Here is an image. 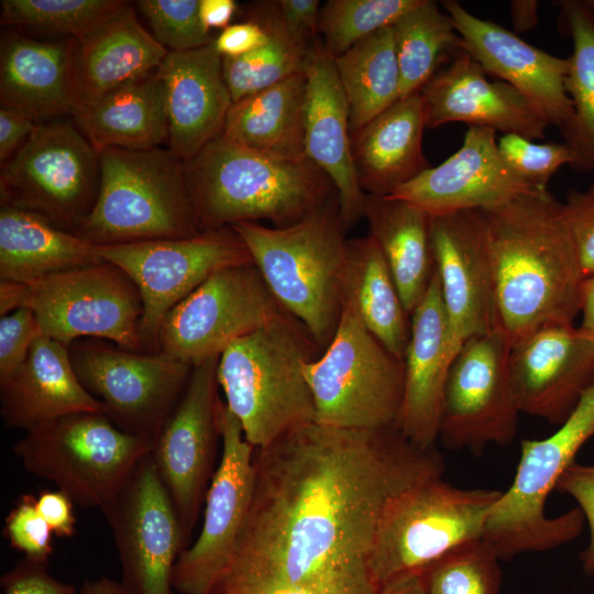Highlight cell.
<instances>
[{
  "label": "cell",
  "mask_w": 594,
  "mask_h": 594,
  "mask_svg": "<svg viewBox=\"0 0 594 594\" xmlns=\"http://www.w3.org/2000/svg\"><path fill=\"white\" fill-rule=\"evenodd\" d=\"M251 508L230 563L299 584L369 569L386 504L442 476L435 449L396 428L360 430L311 422L254 449Z\"/></svg>",
  "instance_id": "obj_1"
},
{
  "label": "cell",
  "mask_w": 594,
  "mask_h": 594,
  "mask_svg": "<svg viewBox=\"0 0 594 594\" xmlns=\"http://www.w3.org/2000/svg\"><path fill=\"white\" fill-rule=\"evenodd\" d=\"M483 211L497 327L510 346L542 328L573 324L585 277L562 202L541 188Z\"/></svg>",
  "instance_id": "obj_2"
},
{
  "label": "cell",
  "mask_w": 594,
  "mask_h": 594,
  "mask_svg": "<svg viewBox=\"0 0 594 594\" xmlns=\"http://www.w3.org/2000/svg\"><path fill=\"white\" fill-rule=\"evenodd\" d=\"M184 165L200 231L258 220L287 227L337 195L307 157H272L222 133Z\"/></svg>",
  "instance_id": "obj_3"
},
{
  "label": "cell",
  "mask_w": 594,
  "mask_h": 594,
  "mask_svg": "<svg viewBox=\"0 0 594 594\" xmlns=\"http://www.w3.org/2000/svg\"><path fill=\"white\" fill-rule=\"evenodd\" d=\"M317 348L305 326L287 312L221 352L217 378L224 404L254 449L315 421L304 365Z\"/></svg>",
  "instance_id": "obj_4"
},
{
  "label": "cell",
  "mask_w": 594,
  "mask_h": 594,
  "mask_svg": "<svg viewBox=\"0 0 594 594\" xmlns=\"http://www.w3.org/2000/svg\"><path fill=\"white\" fill-rule=\"evenodd\" d=\"M231 228L282 307L326 349L341 317L348 241L337 195L287 227L239 222Z\"/></svg>",
  "instance_id": "obj_5"
},
{
  "label": "cell",
  "mask_w": 594,
  "mask_h": 594,
  "mask_svg": "<svg viewBox=\"0 0 594 594\" xmlns=\"http://www.w3.org/2000/svg\"><path fill=\"white\" fill-rule=\"evenodd\" d=\"M95 205L76 234L95 245L188 238L199 230L184 162L168 147L99 153Z\"/></svg>",
  "instance_id": "obj_6"
},
{
  "label": "cell",
  "mask_w": 594,
  "mask_h": 594,
  "mask_svg": "<svg viewBox=\"0 0 594 594\" xmlns=\"http://www.w3.org/2000/svg\"><path fill=\"white\" fill-rule=\"evenodd\" d=\"M592 437L594 381L557 431L542 439L521 441L513 482L492 507L482 538L501 560L551 550L581 535L585 519L579 507L550 517L546 503L563 472Z\"/></svg>",
  "instance_id": "obj_7"
},
{
  "label": "cell",
  "mask_w": 594,
  "mask_h": 594,
  "mask_svg": "<svg viewBox=\"0 0 594 594\" xmlns=\"http://www.w3.org/2000/svg\"><path fill=\"white\" fill-rule=\"evenodd\" d=\"M12 450L24 470L50 481L74 504L103 510L152 441L119 429L103 413L66 415L24 431Z\"/></svg>",
  "instance_id": "obj_8"
},
{
  "label": "cell",
  "mask_w": 594,
  "mask_h": 594,
  "mask_svg": "<svg viewBox=\"0 0 594 594\" xmlns=\"http://www.w3.org/2000/svg\"><path fill=\"white\" fill-rule=\"evenodd\" d=\"M442 476L421 481L386 504L369 556L377 586L400 573L420 572L453 549L483 538L502 491L461 488Z\"/></svg>",
  "instance_id": "obj_9"
},
{
  "label": "cell",
  "mask_w": 594,
  "mask_h": 594,
  "mask_svg": "<svg viewBox=\"0 0 594 594\" xmlns=\"http://www.w3.org/2000/svg\"><path fill=\"white\" fill-rule=\"evenodd\" d=\"M316 424L374 430L396 427L405 386L404 360L391 353L346 306L331 342L304 365Z\"/></svg>",
  "instance_id": "obj_10"
},
{
  "label": "cell",
  "mask_w": 594,
  "mask_h": 594,
  "mask_svg": "<svg viewBox=\"0 0 594 594\" xmlns=\"http://www.w3.org/2000/svg\"><path fill=\"white\" fill-rule=\"evenodd\" d=\"M99 183V153L73 119L42 121L1 165L0 204L33 211L76 234Z\"/></svg>",
  "instance_id": "obj_11"
},
{
  "label": "cell",
  "mask_w": 594,
  "mask_h": 594,
  "mask_svg": "<svg viewBox=\"0 0 594 594\" xmlns=\"http://www.w3.org/2000/svg\"><path fill=\"white\" fill-rule=\"evenodd\" d=\"M23 307L34 312L44 336L66 346L80 339H100L145 352L140 336L141 294L134 282L110 262L29 284Z\"/></svg>",
  "instance_id": "obj_12"
},
{
  "label": "cell",
  "mask_w": 594,
  "mask_h": 594,
  "mask_svg": "<svg viewBox=\"0 0 594 594\" xmlns=\"http://www.w3.org/2000/svg\"><path fill=\"white\" fill-rule=\"evenodd\" d=\"M85 389L122 431L153 442L179 400L193 366L168 354L134 352L100 339L68 346Z\"/></svg>",
  "instance_id": "obj_13"
},
{
  "label": "cell",
  "mask_w": 594,
  "mask_h": 594,
  "mask_svg": "<svg viewBox=\"0 0 594 594\" xmlns=\"http://www.w3.org/2000/svg\"><path fill=\"white\" fill-rule=\"evenodd\" d=\"M103 261L120 267L136 285L143 304L140 336L145 352L158 351L165 316L215 272L253 263L231 227L179 239L96 245Z\"/></svg>",
  "instance_id": "obj_14"
},
{
  "label": "cell",
  "mask_w": 594,
  "mask_h": 594,
  "mask_svg": "<svg viewBox=\"0 0 594 594\" xmlns=\"http://www.w3.org/2000/svg\"><path fill=\"white\" fill-rule=\"evenodd\" d=\"M285 314L253 263L228 266L165 316L158 351L195 366Z\"/></svg>",
  "instance_id": "obj_15"
},
{
  "label": "cell",
  "mask_w": 594,
  "mask_h": 594,
  "mask_svg": "<svg viewBox=\"0 0 594 594\" xmlns=\"http://www.w3.org/2000/svg\"><path fill=\"white\" fill-rule=\"evenodd\" d=\"M510 349L499 327L461 345L441 404L438 440L447 449L481 453L513 441L521 413L509 376Z\"/></svg>",
  "instance_id": "obj_16"
},
{
  "label": "cell",
  "mask_w": 594,
  "mask_h": 594,
  "mask_svg": "<svg viewBox=\"0 0 594 594\" xmlns=\"http://www.w3.org/2000/svg\"><path fill=\"white\" fill-rule=\"evenodd\" d=\"M218 360L219 356L211 358L193 366L186 387L150 452L187 547L215 473L217 441L221 438Z\"/></svg>",
  "instance_id": "obj_17"
},
{
  "label": "cell",
  "mask_w": 594,
  "mask_h": 594,
  "mask_svg": "<svg viewBox=\"0 0 594 594\" xmlns=\"http://www.w3.org/2000/svg\"><path fill=\"white\" fill-rule=\"evenodd\" d=\"M219 425L222 454L206 494L200 532L174 566L177 594L210 591L235 553L253 499L254 448L224 402L220 404Z\"/></svg>",
  "instance_id": "obj_18"
},
{
  "label": "cell",
  "mask_w": 594,
  "mask_h": 594,
  "mask_svg": "<svg viewBox=\"0 0 594 594\" xmlns=\"http://www.w3.org/2000/svg\"><path fill=\"white\" fill-rule=\"evenodd\" d=\"M101 513L113 535L124 593L177 594L173 571L187 544L150 453Z\"/></svg>",
  "instance_id": "obj_19"
},
{
  "label": "cell",
  "mask_w": 594,
  "mask_h": 594,
  "mask_svg": "<svg viewBox=\"0 0 594 594\" xmlns=\"http://www.w3.org/2000/svg\"><path fill=\"white\" fill-rule=\"evenodd\" d=\"M430 241L452 343L497 327L494 279L483 210L430 216Z\"/></svg>",
  "instance_id": "obj_20"
},
{
  "label": "cell",
  "mask_w": 594,
  "mask_h": 594,
  "mask_svg": "<svg viewBox=\"0 0 594 594\" xmlns=\"http://www.w3.org/2000/svg\"><path fill=\"white\" fill-rule=\"evenodd\" d=\"M509 376L521 414L561 425L594 381V339L573 324L542 328L512 346Z\"/></svg>",
  "instance_id": "obj_21"
},
{
  "label": "cell",
  "mask_w": 594,
  "mask_h": 594,
  "mask_svg": "<svg viewBox=\"0 0 594 594\" xmlns=\"http://www.w3.org/2000/svg\"><path fill=\"white\" fill-rule=\"evenodd\" d=\"M466 51L486 72L524 95L543 119L560 130L572 118L565 87L569 57L551 55L493 21L480 19L458 1L440 2Z\"/></svg>",
  "instance_id": "obj_22"
},
{
  "label": "cell",
  "mask_w": 594,
  "mask_h": 594,
  "mask_svg": "<svg viewBox=\"0 0 594 594\" xmlns=\"http://www.w3.org/2000/svg\"><path fill=\"white\" fill-rule=\"evenodd\" d=\"M535 187L520 178L502 157L495 131L469 127L461 147L393 191L429 216L461 210H488Z\"/></svg>",
  "instance_id": "obj_23"
},
{
  "label": "cell",
  "mask_w": 594,
  "mask_h": 594,
  "mask_svg": "<svg viewBox=\"0 0 594 594\" xmlns=\"http://www.w3.org/2000/svg\"><path fill=\"white\" fill-rule=\"evenodd\" d=\"M483 67L464 50L419 91L426 128L451 122L544 138L549 123L535 106L505 81H491Z\"/></svg>",
  "instance_id": "obj_24"
},
{
  "label": "cell",
  "mask_w": 594,
  "mask_h": 594,
  "mask_svg": "<svg viewBox=\"0 0 594 594\" xmlns=\"http://www.w3.org/2000/svg\"><path fill=\"white\" fill-rule=\"evenodd\" d=\"M458 351L450 334L435 268L429 287L410 314L404 356V398L396 428L414 444L435 448L444 384Z\"/></svg>",
  "instance_id": "obj_25"
},
{
  "label": "cell",
  "mask_w": 594,
  "mask_h": 594,
  "mask_svg": "<svg viewBox=\"0 0 594 594\" xmlns=\"http://www.w3.org/2000/svg\"><path fill=\"white\" fill-rule=\"evenodd\" d=\"M304 73L307 80L305 155L331 180L346 229L364 217L366 194L355 173L350 112L333 57L322 43L312 45Z\"/></svg>",
  "instance_id": "obj_26"
},
{
  "label": "cell",
  "mask_w": 594,
  "mask_h": 594,
  "mask_svg": "<svg viewBox=\"0 0 594 594\" xmlns=\"http://www.w3.org/2000/svg\"><path fill=\"white\" fill-rule=\"evenodd\" d=\"M168 124V148L183 162L222 133L233 102L222 56L213 42L186 52H168L157 68Z\"/></svg>",
  "instance_id": "obj_27"
},
{
  "label": "cell",
  "mask_w": 594,
  "mask_h": 594,
  "mask_svg": "<svg viewBox=\"0 0 594 594\" xmlns=\"http://www.w3.org/2000/svg\"><path fill=\"white\" fill-rule=\"evenodd\" d=\"M167 53L141 25L133 8L125 1L103 22L75 40V110L156 72Z\"/></svg>",
  "instance_id": "obj_28"
},
{
  "label": "cell",
  "mask_w": 594,
  "mask_h": 594,
  "mask_svg": "<svg viewBox=\"0 0 594 594\" xmlns=\"http://www.w3.org/2000/svg\"><path fill=\"white\" fill-rule=\"evenodd\" d=\"M81 411L103 413V408L78 380L68 346L44 334L33 342L24 362L0 382V416L10 428L26 431Z\"/></svg>",
  "instance_id": "obj_29"
},
{
  "label": "cell",
  "mask_w": 594,
  "mask_h": 594,
  "mask_svg": "<svg viewBox=\"0 0 594 594\" xmlns=\"http://www.w3.org/2000/svg\"><path fill=\"white\" fill-rule=\"evenodd\" d=\"M75 38L38 41L7 33L0 46V103L36 121L72 116Z\"/></svg>",
  "instance_id": "obj_30"
},
{
  "label": "cell",
  "mask_w": 594,
  "mask_h": 594,
  "mask_svg": "<svg viewBox=\"0 0 594 594\" xmlns=\"http://www.w3.org/2000/svg\"><path fill=\"white\" fill-rule=\"evenodd\" d=\"M425 128L417 92L351 133L353 164L366 195L388 196L431 167L422 151Z\"/></svg>",
  "instance_id": "obj_31"
},
{
  "label": "cell",
  "mask_w": 594,
  "mask_h": 594,
  "mask_svg": "<svg viewBox=\"0 0 594 594\" xmlns=\"http://www.w3.org/2000/svg\"><path fill=\"white\" fill-rule=\"evenodd\" d=\"M72 119L98 153L109 147L148 150L168 140L157 70L77 108Z\"/></svg>",
  "instance_id": "obj_32"
},
{
  "label": "cell",
  "mask_w": 594,
  "mask_h": 594,
  "mask_svg": "<svg viewBox=\"0 0 594 594\" xmlns=\"http://www.w3.org/2000/svg\"><path fill=\"white\" fill-rule=\"evenodd\" d=\"M103 261L97 246L44 217L0 204V279L32 284Z\"/></svg>",
  "instance_id": "obj_33"
},
{
  "label": "cell",
  "mask_w": 594,
  "mask_h": 594,
  "mask_svg": "<svg viewBox=\"0 0 594 594\" xmlns=\"http://www.w3.org/2000/svg\"><path fill=\"white\" fill-rule=\"evenodd\" d=\"M306 99L307 80L301 72L233 101L222 134L272 157L304 158Z\"/></svg>",
  "instance_id": "obj_34"
},
{
  "label": "cell",
  "mask_w": 594,
  "mask_h": 594,
  "mask_svg": "<svg viewBox=\"0 0 594 594\" xmlns=\"http://www.w3.org/2000/svg\"><path fill=\"white\" fill-rule=\"evenodd\" d=\"M341 299L342 306L352 309L391 353L404 360L410 336V315L403 305L387 262L371 235L346 241Z\"/></svg>",
  "instance_id": "obj_35"
},
{
  "label": "cell",
  "mask_w": 594,
  "mask_h": 594,
  "mask_svg": "<svg viewBox=\"0 0 594 594\" xmlns=\"http://www.w3.org/2000/svg\"><path fill=\"white\" fill-rule=\"evenodd\" d=\"M364 217L410 315L426 294L435 271L430 216L403 199L366 195Z\"/></svg>",
  "instance_id": "obj_36"
},
{
  "label": "cell",
  "mask_w": 594,
  "mask_h": 594,
  "mask_svg": "<svg viewBox=\"0 0 594 594\" xmlns=\"http://www.w3.org/2000/svg\"><path fill=\"white\" fill-rule=\"evenodd\" d=\"M353 133L400 99V73L393 26L361 40L333 57Z\"/></svg>",
  "instance_id": "obj_37"
},
{
  "label": "cell",
  "mask_w": 594,
  "mask_h": 594,
  "mask_svg": "<svg viewBox=\"0 0 594 594\" xmlns=\"http://www.w3.org/2000/svg\"><path fill=\"white\" fill-rule=\"evenodd\" d=\"M248 15L266 31L268 40L244 56L222 57L223 75L233 101L304 72L312 48L308 40L284 24L274 1L254 4Z\"/></svg>",
  "instance_id": "obj_38"
},
{
  "label": "cell",
  "mask_w": 594,
  "mask_h": 594,
  "mask_svg": "<svg viewBox=\"0 0 594 594\" xmlns=\"http://www.w3.org/2000/svg\"><path fill=\"white\" fill-rule=\"evenodd\" d=\"M560 23L572 40L565 87L573 105L560 131L575 156L573 169L594 172V14L584 0L562 1Z\"/></svg>",
  "instance_id": "obj_39"
},
{
  "label": "cell",
  "mask_w": 594,
  "mask_h": 594,
  "mask_svg": "<svg viewBox=\"0 0 594 594\" xmlns=\"http://www.w3.org/2000/svg\"><path fill=\"white\" fill-rule=\"evenodd\" d=\"M400 73V99L417 94L439 66L463 50L451 16L431 0L420 2L393 25Z\"/></svg>",
  "instance_id": "obj_40"
},
{
  "label": "cell",
  "mask_w": 594,
  "mask_h": 594,
  "mask_svg": "<svg viewBox=\"0 0 594 594\" xmlns=\"http://www.w3.org/2000/svg\"><path fill=\"white\" fill-rule=\"evenodd\" d=\"M124 3L122 0H2L0 22L77 40Z\"/></svg>",
  "instance_id": "obj_41"
},
{
  "label": "cell",
  "mask_w": 594,
  "mask_h": 594,
  "mask_svg": "<svg viewBox=\"0 0 594 594\" xmlns=\"http://www.w3.org/2000/svg\"><path fill=\"white\" fill-rule=\"evenodd\" d=\"M420 0H329L320 8L317 33L326 51L337 57L361 40L393 26Z\"/></svg>",
  "instance_id": "obj_42"
},
{
  "label": "cell",
  "mask_w": 594,
  "mask_h": 594,
  "mask_svg": "<svg viewBox=\"0 0 594 594\" xmlns=\"http://www.w3.org/2000/svg\"><path fill=\"white\" fill-rule=\"evenodd\" d=\"M501 558L483 539L464 543L420 571L428 594H498Z\"/></svg>",
  "instance_id": "obj_43"
},
{
  "label": "cell",
  "mask_w": 594,
  "mask_h": 594,
  "mask_svg": "<svg viewBox=\"0 0 594 594\" xmlns=\"http://www.w3.org/2000/svg\"><path fill=\"white\" fill-rule=\"evenodd\" d=\"M376 588L370 572L294 584L231 563L207 594H374Z\"/></svg>",
  "instance_id": "obj_44"
},
{
  "label": "cell",
  "mask_w": 594,
  "mask_h": 594,
  "mask_svg": "<svg viewBox=\"0 0 594 594\" xmlns=\"http://www.w3.org/2000/svg\"><path fill=\"white\" fill-rule=\"evenodd\" d=\"M153 36L168 52H186L213 42L199 15V0H140Z\"/></svg>",
  "instance_id": "obj_45"
},
{
  "label": "cell",
  "mask_w": 594,
  "mask_h": 594,
  "mask_svg": "<svg viewBox=\"0 0 594 594\" xmlns=\"http://www.w3.org/2000/svg\"><path fill=\"white\" fill-rule=\"evenodd\" d=\"M497 146L505 163L524 180L538 188H547L560 167H573L575 156L565 143H536L518 134H504Z\"/></svg>",
  "instance_id": "obj_46"
},
{
  "label": "cell",
  "mask_w": 594,
  "mask_h": 594,
  "mask_svg": "<svg viewBox=\"0 0 594 594\" xmlns=\"http://www.w3.org/2000/svg\"><path fill=\"white\" fill-rule=\"evenodd\" d=\"M52 530L36 508L33 495H23L6 518L4 536L25 558L50 561Z\"/></svg>",
  "instance_id": "obj_47"
},
{
  "label": "cell",
  "mask_w": 594,
  "mask_h": 594,
  "mask_svg": "<svg viewBox=\"0 0 594 594\" xmlns=\"http://www.w3.org/2000/svg\"><path fill=\"white\" fill-rule=\"evenodd\" d=\"M563 217L584 277H594V182L584 190L570 188Z\"/></svg>",
  "instance_id": "obj_48"
},
{
  "label": "cell",
  "mask_w": 594,
  "mask_h": 594,
  "mask_svg": "<svg viewBox=\"0 0 594 594\" xmlns=\"http://www.w3.org/2000/svg\"><path fill=\"white\" fill-rule=\"evenodd\" d=\"M42 334L30 308L22 307L0 318V382L24 362L33 342Z\"/></svg>",
  "instance_id": "obj_49"
},
{
  "label": "cell",
  "mask_w": 594,
  "mask_h": 594,
  "mask_svg": "<svg viewBox=\"0 0 594 594\" xmlns=\"http://www.w3.org/2000/svg\"><path fill=\"white\" fill-rule=\"evenodd\" d=\"M556 491L571 496L581 509L590 528V540L581 553L584 571L594 573V464L574 461L561 475Z\"/></svg>",
  "instance_id": "obj_50"
},
{
  "label": "cell",
  "mask_w": 594,
  "mask_h": 594,
  "mask_svg": "<svg viewBox=\"0 0 594 594\" xmlns=\"http://www.w3.org/2000/svg\"><path fill=\"white\" fill-rule=\"evenodd\" d=\"M50 561L23 558L3 573L2 594H78L75 586L55 579L48 571Z\"/></svg>",
  "instance_id": "obj_51"
},
{
  "label": "cell",
  "mask_w": 594,
  "mask_h": 594,
  "mask_svg": "<svg viewBox=\"0 0 594 594\" xmlns=\"http://www.w3.org/2000/svg\"><path fill=\"white\" fill-rule=\"evenodd\" d=\"M267 40L266 31L258 23L248 20L223 29L213 44L222 57L237 58L255 51Z\"/></svg>",
  "instance_id": "obj_52"
},
{
  "label": "cell",
  "mask_w": 594,
  "mask_h": 594,
  "mask_svg": "<svg viewBox=\"0 0 594 594\" xmlns=\"http://www.w3.org/2000/svg\"><path fill=\"white\" fill-rule=\"evenodd\" d=\"M40 122L30 114L8 107L0 108V162L6 163L29 139Z\"/></svg>",
  "instance_id": "obj_53"
},
{
  "label": "cell",
  "mask_w": 594,
  "mask_h": 594,
  "mask_svg": "<svg viewBox=\"0 0 594 594\" xmlns=\"http://www.w3.org/2000/svg\"><path fill=\"white\" fill-rule=\"evenodd\" d=\"M72 499L57 491H45L36 498V508L53 535L72 537L76 532V518Z\"/></svg>",
  "instance_id": "obj_54"
},
{
  "label": "cell",
  "mask_w": 594,
  "mask_h": 594,
  "mask_svg": "<svg viewBox=\"0 0 594 594\" xmlns=\"http://www.w3.org/2000/svg\"><path fill=\"white\" fill-rule=\"evenodd\" d=\"M318 0H278L275 9L284 24L297 35L310 40L317 33Z\"/></svg>",
  "instance_id": "obj_55"
},
{
  "label": "cell",
  "mask_w": 594,
  "mask_h": 594,
  "mask_svg": "<svg viewBox=\"0 0 594 594\" xmlns=\"http://www.w3.org/2000/svg\"><path fill=\"white\" fill-rule=\"evenodd\" d=\"M235 11L234 0H199L200 20L208 31L229 26Z\"/></svg>",
  "instance_id": "obj_56"
},
{
  "label": "cell",
  "mask_w": 594,
  "mask_h": 594,
  "mask_svg": "<svg viewBox=\"0 0 594 594\" xmlns=\"http://www.w3.org/2000/svg\"><path fill=\"white\" fill-rule=\"evenodd\" d=\"M374 594H428L420 572H406L380 584Z\"/></svg>",
  "instance_id": "obj_57"
},
{
  "label": "cell",
  "mask_w": 594,
  "mask_h": 594,
  "mask_svg": "<svg viewBox=\"0 0 594 594\" xmlns=\"http://www.w3.org/2000/svg\"><path fill=\"white\" fill-rule=\"evenodd\" d=\"M538 7L536 0L510 1V18L516 32L531 31L538 24Z\"/></svg>",
  "instance_id": "obj_58"
},
{
  "label": "cell",
  "mask_w": 594,
  "mask_h": 594,
  "mask_svg": "<svg viewBox=\"0 0 594 594\" xmlns=\"http://www.w3.org/2000/svg\"><path fill=\"white\" fill-rule=\"evenodd\" d=\"M26 289V284L0 279V317L7 316L23 307Z\"/></svg>",
  "instance_id": "obj_59"
},
{
  "label": "cell",
  "mask_w": 594,
  "mask_h": 594,
  "mask_svg": "<svg viewBox=\"0 0 594 594\" xmlns=\"http://www.w3.org/2000/svg\"><path fill=\"white\" fill-rule=\"evenodd\" d=\"M580 312V329L594 339V277H586L582 283Z\"/></svg>",
  "instance_id": "obj_60"
},
{
  "label": "cell",
  "mask_w": 594,
  "mask_h": 594,
  "mask_svg": "<svg viewBox=\"0 0 594 594\" xmlns=\"http://www.w3.org/2000/svg\"><path fill=\"white\" fill-rule=\"evenodd\" d=\"M78 594H125L120 582L109 578L85 581Z\"/></svg>",
  "instance_id": "obj_61"
},
{
  "label": "cell",
  "mask_w": 594,
  "mask_h": 594,
  "mask_svg": "<svg viewBox=\"0 0 594 594\" xmlns=\"http://www.w3.org/2000/svg\"><path fill=\"white\" fill-rule=\"evenodd\" d=\"M584 2L594 14V0H584Z\"/></svg>",
  "instance_id": "obj_62"
},
{
  "label": "cell",
  "mask_w": 594,
  "mask_h": 594,
  "mask_svg": "<svg viewBox=\"0 0 594 594\" xmlns=\"http://www.w3.org/2000/svg\"><path fill=\"white\" fill-rule=\"evenodd\" d=\"M593 575H594V573H593Z\"/></svg>",
  "instance_id": "obj_63"
}]
</instances>
